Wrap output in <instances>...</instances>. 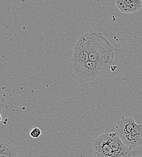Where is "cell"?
Segmentation results:
<instances>
[{
  "mask_svg": "<svg viewBox=\"0 0 142 157\" xmlns=\"http://www.w3.org/2000/svg\"><path fill=\"white\" fill-rule=\"evenodd\" d=\"M96 157V156H95V157Z\"/></svg>",
  "mask_w": 142,
  "mask_h": 157,
  "instance_id": "10",
  "label": "cell"
},
{
  "mask_svg": "<svg viewBox=\"0 0 142 157\" xmlns=\"http://www.w3.org/2000/svg\"><path fill=\"white\" fill-rule=\"evenodd\" d=\"M0 157H18V150L10 142L1 139Z\"/></svg>",
  "mask_w": 142,
  "mask_h": 157,
  "instance_id": "8",
  "label": "cell"
},
{
  "mask_svg": "<svg viewBox=\"0 0 142 157\" xmlns=\"http://www.w3.org/2000/svg\"><path fill=\"white\" fill-rule=\"evenodd\" d=\"M93 151L97 157H117L106 141L105 134H102L93 141Z\"/></svg>",
  "mask_w": 142,
  "mask_h": 157,
  "instance_id": "6",
  "label": "cell"
},
{
  "mask_svg": "<svg viewBox=\"0 0 142 157\" xmlns=\"http://www.w3.org/2000/svg\"><path fill=\"white\" fill-rule=\"evenodd\" d=\"M111 67L109 64H101L89 60L78 64L68 63V71L71 76L78 82L86 83L94 81Z\"/></svg>",
  "mask_w": 142,
  "mask_h": 157,
  "instance_id": "3",
  "label": "cell"
},
{
  "mask_svg": "<svg viewBox=\"0 0 142 157\" xmlns=\"http://www.w3.org/2000/svg\"><path fill=\"white\" fill-rule=\"evenodd\" d=\"M106 141L117 157H132L130 150L116 132L105 133Z\"/></svg>",
  "mask_w": 142,
  "mask_h": 157,
  "instance_id": "5",
  "label": "cell"
},
{
  "mask_svg": "<svg viewBox=\"0 0 142 157\" xmlns=\"http://www.w3.org/2000/svg\"><path fill=\"white\" fill-rule=\"evenodd\" d=\"M89 60L88 40L84 34L79 38L75 44L69 64L82 63Z\"/></svg>",
  "mask_w": 142,
  "mask_h": 157,
  "instance_id": "4",
  "label": "cell"
},
{
  "mask_svg": "<svg viewBox=\"0 0 142 157\" xmlns=\"http://www.w3.org/2000/svg\"><path fill=\"white\" fill-rule=\"evenodd\" d=\"M116 132L130 150L142 144V124L131 117L121 118L116 123Z\"/></svg>",
  "mask_w": 142,
  "mask_h": 157,
  "instance_id": "2",
  "label": "cell"
},
{
  "mask_svg": "<svg viewBox=\"0 0 142 157\" xmlns=\"http://www.w3.org/2000/svg\"><path fill=\"white\" fill-rule=\"evenodd\" d=\"M41 135V129L39 128H33L31 132H30V136L32 138H36L40 137Z\"/></svg>",
  "mask_w": 142,
  "mask_h": 157,
  "instance_id": "9",
  "label": "cell"
},
{
  "mask_svg": "<svg viewBox=\"0 0 142 157\" xmlns=\"http://www.w3.org/2000/svg\"><path fill=\"white\" fill-rule=\"evenodd\" d=\"M88 44L90 61L111 65L117 50L98 29H93L85 33Z\"/></svg>",
  "mask_w": 142,
  "mask_h": 157,
  "instance_id": "1",
  "label": "cell"
},
{
  "mask_svg": "<svg viewBox=\"0 0 142 157\" xmlns=\"http://www.w3.org/2000/svg\"><path fill=\"white\" fill-rule=\"evenodd\" d=\"M117 9L123 13H133L139 11L142 7L141 0H117Z\"/></svg>",
  "mask_w": 142,
  "mask_h": 157,
  "instance_id": "7",
  "label": "cell"
}]
</instances>
